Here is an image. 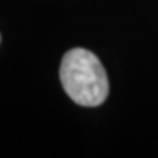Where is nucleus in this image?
I'll list each match as a JSON object with an SVG mask.
<instances>
[{
	"instance_id": "1",
	"label": "nucleus",
	"mask_w": 158,
	"mask_h": 158,
	"mask_svg": "<svg viewBox=\"0 0 158 158\" xmlns=\"http://www.w3.org/2000/svg\"><path fill=\"white\" fill-rule=\"evenodd\" d=\"M60 82L68 97L82 107H98L108 97V79L98 57L85 48H72L62 59Z\"/></svg>"
}]
</instances>
